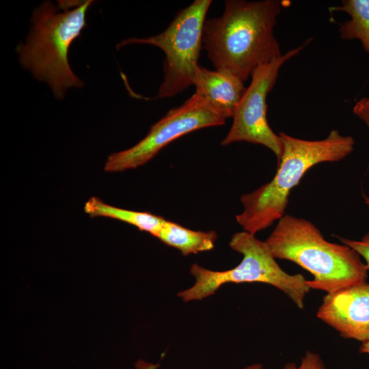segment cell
<instances>
[{"mask_svg": "<svg viewBox=\"0 0 369 369\" xmlns=\"http://www.w3.org/2000/svg\"><path fill=\"white\" fill-rule=\"evenodd\" d=\"M279 0H226L222 15L206 19L202 45L215 70L243 82L259 66L282 55L274 34Z\"/></svg>", "mask_w": 369, "mask_h": 369, "instance_id": "obj_1", "label": "cell"}, {"mask_svg": "<svg viewBox=\"0 0 369 369\" xmlns=\"http://www.w3.org/2000/svg\"><path fill=\"white\" fill-rule=\"evenodd\" d=\"M283 152L273 179L254 191L241 197L243 206L236 216L244 231L255 235L269 228L285 214L291 190L314 165L342 160L354 150L355 140L338 130L320 140H307L279 133Z\"/></svg>", "mask_w": 369, "mask_h": 369, "instance_id": "obj_2", "label": "cell"}, {"mask_svg": "<svg viewBox=\"0 0 369 369\" xmlns=\"http://www.w3.org/2000/svg\"><path fill=\"white\" fill-rule=\"evenodd\" d=\"M275 259L293 262L313 275L310 289L331 293L366 282L368 269L354 249L325 240L311 221L284 215L264 241Z\"/></svg>", "mask_w": 369, "mask_h": 369, "instance_id": "obj_3", "label": "cell"}, {"mask_svg": "<svg viewBox=\"0 0 369 369\" xmlns=\"http://www.w3.org/2000/svg\"><path fill=\"white\" fill-rule=\"evenodd\" d=\"M59 6L45 1L32 16V27L25 44L16 48L21 66L47 83L57 98L68 88L81 87L83 81L72 72L68 52L86 25V14L93 1H59Z\"/></svg>", "mask_w": 369, "mask_h": 369, "instance_id": "obj_4", "label": "cell"}, {"mask_svg": "<svg viewBox=\"0 0 369 369\" xmlns=\"http://www.w3.org/2000/svg\"><path fill=\"white\" fill-rule=\"evenodd\" d=\"M229 246L243 255L241 262L226 271H213L198 264L190 267L195 284L178 293L184 301L202 300L215 294L223 285L260 282L270 284L286 295L300 309L304 307V299L310 288L301 274L290 275L285 272L275 261L264 241L243 231L233 234Z\"/></svg>", "mask_w": 369, "mask_h": 369, "instance_id": "obj_5", "label": "cell"}, {"mask_svg": "<svg viewBox=\"0 0 369 369\" xmlns=\"http://www.w3.org/2000/svg\"><path fill=\"white\" fill-rule=\"evenodd\" d=\"M210 0H195L180 10L168 27L159 34L146 38H129L117 49L131 44H146L165 53L163 81L156 98L176 96L193 85L202 45L203 29Z\"/></svg>", "mask_w": 369, "mask_h": 369, "instance_id": "obj_6", "label": "cell"}, {"mask_svg": "<svg viewBox=\"0 0 369 369\" xmlns=\"http://www.w3.org/2000/svg\"><path fill=\"white\" fill-rule=\"evenodd\" d=\"M225 122L202 96L194 92L181 105L171 109L154 124L146 136L137 144L110 154L104 169L107 172H119L137 168L180 137L201 128L223 125Z\"/></svg>", "mask_w": 369, "mask_h": 369, "instance_id": "obj_7", "label": "cell"}, {"mask_svg": "<svg viewBox=\"0 0 369 369\" xmlns=\"http://www.w3.org/2000/svg\"><path fill=\"white\" fill-rule=\"evenodd\" d=\"M311 41L312 38H309L301 45L255 70L251 77V83L232 117L230 131L221 143L222 146L236 141L262 145L275 154L279 163L283 146L279 135L273 131L268 123L267 95L273 88L282 65L297 55Z\"/></svg>", "mask_w": 369, "mask_h": 369, "instance_id": "obj_8", "label": "cell"}, {"mask_svg": "<svg viewBox=\"0 0 369 369\" xmlns=\"http://www.w3.org/2000/svg\"><path fill=\"white\" fill-rule=\"evenodd\" d=\"M316 316L344 338L369 342V283L327 293Z\"/></svg>", "mask_w": 369, "mask_h": 369, "instance_id": "obj_9", "label": "cell"}, {"mask_svg": "<svg viewBox=\"0 0 369 369\" xmlns=\"http://www.w3.org/2000/svg\"><path fill=\"white\" fill-rule=\"evenodd\" d=\"M193 85L197 94L224 120L232 118L246 87L238 77L228 72L197 67Z\"/></svg>", "mask_w": 369, "mask_h": 369, "instance_id": "obj_10", "label": "cell"}, {"mask_svg": "<svg viewBox=\"0 0 369 369\" xmlns=\"http://www.w3.org/2000/svg\"><path fill=\"white\" fill-rule=\"evenodd\" d=\"M84 210L91 217H102L119 220L154 237L166 221L163 217L149 212L135 211L109 205L97 197H92L85 202Z\"/></svg>", "mask_w": 369, "mask_h": 369, "instance_id": "obj_11", "label": "cell"}, {"mask_svg": "<svg viewBox=\"0 0 369 369\" xmlns=\"http://www.w3.org/2000/svg\"><path fill=\"white\" fill-rule=\"evenodd\" d=\"M164 244L178 249L182 255L210 251L215 247L217 232L196 231L166 220L155 236Z\"/></svg>", "mask_w": 369, "mask_h": 369, "instance_id": "obj_12", "label": "cell"}, {"mask_svg": "<svg viewBox=\"0 0 369 369\" xmlns=\"http://www.w3.org/2000/svg\"><path fill=\"white\" fill-rule=\"evenodd\" d=\"M329 10L348 14L350 18L339 27L340 38L359 40L369 56V0H343L340 5L330 7Z\"/></svg>", "mask_w": 369, "mask_h": 369, "instance_id": "obj_13", "label": "cell"}, {"mask_svg": "<svg viewBox=\"0 0 369 369\" xmlns=\"http://www.w3.org/2000/svg\"><path fill=\"white\" fill-rule=\"evenodd\" d=\"M342 244H344L359 254L364 260V262L369 270V232L361 239L353 240L345 238H340Z\"/></svg>", "mask_w": 369, "mask_h": 369, "instance_id": "obj_14", "label": "cell"}, {"mask_svg": "<svg viewBox=\"0 0 369 369\" xmlns=\"http://www.w3.org/2000/svg\"><path fill=\"white\" fill-rule=\"evenodd\" d=\"M284 369H325V367L318 354L308 351L299 366L290 362L286 364Z\"/></svg>", "mask_w": 369, "mask_h": 369, "instance_id": "obj_15", "label": "cell"}, {"mask_svg": "<svg viewBox=\"0 0 369 369\" xmlns=\"http://www.w3.org/2000/svg\"><path fill=\"white\" fill-rule=\"evenodd\" d=\"M353 111L369 129V97H363L357 100L353 106Z\"/></svg>", "mask_w": 369, "mask_h": 369, "instance_id": "obj_16", "label": "cell"}, {"mask_svg": "<svg viewBox=\"0 0 369 369\" xmlns=\"http://www.w3.org/2000/svg\"><path fill=\"white\" fill-rule=\"evenodd\" d=\"M160 364H153L143 359L137 360L135 364V369H158Z\"/></svg>", "mask_w": 369, "mask_h": 369, "instance_id": "obj_17", "label": "cell"}, {"mask_svg": "<svg viewBox=\"0 0 369 369\" xmlns=\"http://www.w3.org/2000/svg\"><path fill=\"white\" fill-rule=\"evenodd\" d=\"M359 352L369 355V342L362 343L359 348Z\"/></svg>", "mask_w": 369, "mask_h": 369, "instance_id": "obj_18", "label": "cell"}, {"mask_svg": "<svg viewBox=\"0 0 369 369\" xmlns=\"http://www.w3.org/2000/svg\"><path fill=\"white\" fill-rule=\"evenodd\" d=\"M244 369H263L261 364H254L246 366Z\"/></svg>", "mask_w": 369, "mask_h": 369, "instance_id": "obj_19", "label": "cell"}, {"mask_svg": "<svg viewBox=\"0 0 369 369\" xmlns=\"http://www.w3.org/2000/svg\"><path fill=\"white\" fill-rule=\"evenodd\" d=\"M364 200L365 204L369 207V196L364 195Z\"/></svg>", "mask_w": 369, "mask_h": 369, "instance_id": "obj_20", "label": "cell"}]
</instances>
